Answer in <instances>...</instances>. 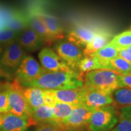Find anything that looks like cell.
<instances>
[{
	"instance_id": "cell-1",
	"label": "cell",
	"mask_w": 131,
	"mask_h": 131,
	"mask_svg": "<svg viewBox=\"0 0 131 131\" xmlns=\"http://www.w3.org/2000/svg\"><path fill=\"white\" fill-rule=\"evenodd\" d=\"M84 86V75L80 72H43L35 80L24 85L25 88L34 87L42 89H76Z\"/></svg>"
},
{
	"instance_id": "cell-2",
	"label": "cell",
	"mask_w": 131,
	"mask_h": 131,
	"mask_svg": "<svg viewBox=\"0 0 131 131\" xmlns=\"http://www.w3.org/2000/svg\"><path fill=\"white\" fill-rule=\"evenodd\" d=\"M83 86L111 94L121 88L119 75L112 70L105 69L94 70L86 73Z\"/></svg>"
},
{
	"instance_id": "cell-3",
	"label": "cell",
	"mask_w": 131,
	"mask_h": 131,
	"mask_svg": "<svg viewBox=\"0 0 131 131\" xmlns=\"http://www.w3.org/2000/svg\"><path fill=\"white\" fill-rule=\"evenodd\" d=\"M118 122L116 107L109 105L95 109L88 122L91 131H109Z\"/></svg>"
},
{
	"instance_id": "cell-4",
	"label": "cell",
	"mask_w": 131,
	"mask_h": 131,
	"mask_svg": "<svg viewBox=\"0 0 131 131\" xmlns=\"http://www.w3.org/2000/svg\"><path fill=\"white\" fill-rule=\"evenodd\" d=\"M24 87L17 81L15 78L12 83L8 84V98L9 112L19 117H27L34 123L31 118V108L29 106L23 94Z\"/></svg>"
},
{
	"instance_id": "cell-5",
	"label": "cell",
	"mask_w": 131,
	"mask_h": 131,
	"mask_svg": "<svg viewBox=\"0 0 131 131\" xmlns=\"http://www.w3.org/2000/svg\"><path fill=\"white\" fill-rule=\"evenodd\" d=\"M54 48L58 56L71 69L78 71L79 64L84 57L81 49L71 42L63 40L58 41Z\"/></svg>"
},
{
	"instance_id": "cell-6",
	"label": "cell",
	"mask_w": 131,
	"mask_h": 131,
	"mask_svg": "<svg viewBox=\"0 0 131 131\" xmlns=\"http://www.w3.org/2000/svg\"><path fill=\"white\" fill-rule=\"evenodd\" d=\"M43 70L44 69L34 57L26 55L16 70L15 79L24 86L38 77Z\"/></svg>"
},
{
	"instance_id": "cell-7",
	"label": "cell",
	"mask_w": 131,
	"mask_h": 131,
	"mask_svg": "<svg viewBox=\"0 0 131 131\" xmlns=\"http://www.w3.org/2000/svg\"><path fill=\"white\" fill-rule=\"evenodd\" d=\"M81 91L80 104L94 109L113 104L112 94L100 90L89 89L84 86L81 87Z\"/></svg>"
},
{
	"instance_id": "cell-8",
	"label": "cell",
	"mask_w": 131,
	"mask_h": 131,
	"mask_svg": "<svg viewBox=\"0 0 131 131\" xmlns=\"http://www.w3.org/2000/svg\"><path fill=\"white\" fill-rule=\"evenodd\" d=\"M99 29L89 24H78L68 33L67 40L79 48L83 49Z\"/></svg>"
},
{
	"instance_id": "cell-9",
	"label": "cell",
	"mask_w": 131,
	"mask_h": 131,
	"mask_svg": "<svg viewBox=\"0 0 131 131\" xmlns=\"http://www.w3.org/2000/svg\"><path fill=\"white\" fill-rule=\"evenodd\" d=\"M95 109L79 104L72 111L69 115L62 121L61 124L63 125L66 131L70 129L79 128L88 124L92 113Z\"/></svg>"
},
{
	"instance_id": "cell-10",
	"label": "cell",
	"mask_w": 131,
	"mask_h": 131,
	"mask_svg": "<svg viewBox=\"0 0 131 131\" xmlns=\"http://www.w3.org/2000/svg\"><path fill=\"white\" fill-rule=\"evenodd\" d=\"M38 58L42 68L48 71H71L68 65L53 51L48 47L42 48L38 54Z\"/></svg>"
},
{
	"instance_id": "cell-11",
	"label": "cell",
	"mask_w": 131,
	"mask_h": 131,
	"mask_svg": "<svg viewBox=\"0 0 131 131\" xmlns=\"http://www.w3.org/2000/svg\"><path fill=\"white\" fill-rule=\"evenodd\" d=\"M25 55V50L16 40L4 47L0 62L6 68L16 69Z\"/></svg>"
},
{
	"instance_id": "cell-12",
	"label": "cell",
	"mask_w": 131,
	"mask_h": 131,
	"mask_svg": "<svg viewBox=\"0 0 131 131\" xmlns=\"http://www.w3.org/2000/svg\"><path fill=\"white\" fill-rule=\"evenodd\" d=\"M17 41L23 49L27 52H35L45 45L38 35L28 27L19 34Z\"/></svg>"
},
{
	"instance_id": "cell-13",
	"label": "cell",
	"mask_w": 131,
	"mask_h": 131,
	"mask_svg": "<svg viewBox=\"0 0 131 131\" xmlns=\"http://www.w3.org/2000/svg\"><path fill=\"white\" fill-rule=\"evenodd\" d=\"M30 126H32V122L28 118L8 112L4 114L0 131H25Z\"/></svg>"
},
{
	"instance_id": "cell-14",
	"label": "cell",
	"mask_w": 131,
	"mask_h": 131,
	"mask_svg": "<svg viewBox=\"0 0 131 131\" xmlns=\"http://www.w3.org/2000/svg\"><path fill=\"white\" fill-rule=\"evenodd\" d=\"M28 19L29 27L33 29L38 35L40 38L46 45H50L54 41L39 12H34L30 15Z\"/></svg>"
},
{
	"instance_id": "cell-15",
	"label": "cell",
	"mask_w": 131,
	"mask_h": 131,
	"mask_svg": "<svg viewBox=\"0 0 131 131\" xmlns=\"http://www.w3.org/2000/svg\"><path fill=\"white\" fill-rule=\"evenodd\" d=\"M113 35L111 32L104 29H100L93 38L88 42L83 50L84 56L91 55L102 47L106 46L113 38Z\"/></svg>"
},
{
	"instance_id": "cell-16",
	"label": "cell",
	"mask_w": 131,
	"mask_h": 131,
	"mask_svg": "<svg viewBox=\"0 0 131 131\" xmlns=\"http://www.w3.org/2000/svg\"><path fill=\"white\" fill-rule=\"evenodd\" d=\"M31 118L34 126L56 122L53 118L52 108L45 104L31 109Z\"/></svg>"
},
{
	"instance_id": "cell-17",
	"label": "cell",
	"mask_w": 131,
	"mask_h": 131,
	"mask_svg": "<svg viewBox=\"0 0 131 131\" xmlns=\"http://www.w3.org/2000/svg\"><path fill=\"white\" fill-rule=\"evenodd\" d=\"M57 101L68 104H79L81 101V88L76 89H50Z\"/></svg>"
},
{
	"instance_id": "cell-18",
	"label": "cell",
	"mask_w": 131,
	"mask_h": 131,
	"mask_svg": "<svg viewBox=\"0 0 131 131\" xmlns=\"http://www.w3.org/2000/svg\"><path fill=\"white\" fill-rule=\"evenodd\" d=\"M40 15L54 41L63 39L64 37V31L58 19L49 14L40 13Z\"/></svg>"
},
{
	"instance_id": "cell-19",
	"label": "cell",
	"mask_w": 131,
	"mask_h": 131,
	"mask_svg": "<svg viewBox=\"0 0 131 131\" xmlns=\"http://www.w3.org/2000/svg\"><path fill=\"white\" fill-rule=\"evenodd\" d=\"M91 55H92L97 59L98 61L104 67V69L110 70L109 63L111 60L118 57V50L108 44L106 46L99 49Z\"/></svg>"
},
{
	"instance_id": "cell-20",
	"label": "cell",
	"mask_w": 131,
	"mask_h": 131,
	"mask_svg": "<svg viewBox=\"0 0 131 131\" xmlns=\"http://www.w3.org/2000/svg\"><path fill=\"white\" fill-rule=\"evenodd\" d=\"M23 94L31 109L45 104L42 89L34 87H24Z\"/></svg>"
},
{
	"instance_id": "cell-21",
	"label": "cell",
	"mask_w": 131,
	"mask_h": 131,
	"mask_svg": "<svg viewBox=\"0 0 131 131\" xmlns=\"http://www.w3.org/2000/svg\"><path fill=\"white\" fill-rule=\"evenodd\" d=\"M114 106L121 108L131 107V89L119 88L112 94Z\"/></svg>"
},
{
	"instance_id": "cell-22",
	"label": "cell",
	"mask_w": 131,
	"mask_h": 131,
	"mask_svg": "<svg viewBox=\"0 0 131 131\" xmlns=\"http://www.w3.org/2000/svg\"><path fill=\"white\" fill-rule=\"evenodd\" d=\"M78 104H68V103L57 102L52 108L54 120L61 124L63 119L68 117Z\"/></svg>"
},
{
	"instance_id": "cell-23",
	"label": "cell",
	"mask_w": 131,
	"mask_h": 131,
	"mask_svg": "<svg viewBox=\"0 0 131 131\" xmlns=\"http://www.w3.org/2000/svg\"><path fill=\"white\" fill-rule=\"evenodd\" d=\"M28 27L27 17L18 11H16L14 15L6 24V28L10 29L17 33H20Z\"/></svg>"
},
{
	"instance_id": "cell-24",
	"label": "cell",
	"mask_w": 131,
	"mask_h": 131,
	"mask_svg": "<svg viewBox=\"0 0 131 131\" xmlns=\"http://www.w3.org/2000/svg\"><path fill=\"white\" fill-rule=\"evenodd\" d=\"M98 69H104V68L97 59L92 55L84 56L78 66V71L83 75L92 70Z\"/></svg>"
},
{
	"instance_id": "cell-25",
	"label": "cell",
	"mask_w": 131,
	"mask_h": 131,
	"mask_svg": "<svg viewBox=\"0 0 131 131\" xmlns=\"http://www.w3.org/2000/svg\"><path fill=\"white\" fill-rule=\"evenodd\" d=\"M110 70L118 75H127L131 73V64L120 57H116L111 60Z\"/></svg>"
},
{
	"instance_id": "cell-26",
	"label": "cell",
	"mask_w": 131,
	"mask_h": 131,
	"mask_svg": "<svg viewBox=\"0 0 131 131\" xmlns=\"http://www.w3.org/2000/svg\"><path fill=\"white\" fill-rule=\"evenodd\" d=\"M118 50L127 49L131 46V30L126 31L114 37L109 43Z\"/></svg>"
},
{
	"instance_id": "cell-27",
	"label": "cell",
	"mask_w": 131,
	"mask_h": 131,
	"mask_svg": "<svg viewBox=\"0 0 131 131\" xmlns=\"http://www.w3.org/2000/svg\"><path fill=\"white\" fill-rule=\"evenodd\" d=\"M8 84L0 83V114H5L9 112L10 107L8 98Z\"/></svg>"
},
{
	"instance_id": "cell-28",
	"label": "cell",
	"mask_w": 131,
	"mask_h": 131,
	"mask_svg": "<svg viewBox=\"0 0 131 131\" xmlns=\"http://www.w3.org/2000/svg\"><path fill=\"white\" fill-rule=\"evenodd\" d=\"M19 33L5 28L0 30V45L5 47L17 40Z\"/></svg>"
},
{
	"instance_id": "cell-29",
	"label": "cell",
	"mask_w": 131,
	"mask_h": 131,
	"mask_svg": "<svg viewBox=\"0 0 131 131\" xmlns=\"http://www.w3.org/2000/svg\"><path fill=\"white\" fill-rule=\"evenodd\" d=\"M111 131H131V122L124 113L120 112L118 124Z\"/></svg>"
},
{
	"instance_id": "cell-30",
	"label": "cell",
	"mask_w": 131,
	"mask_h": 131,
	"mask_svg": "<svg viewBox=\"0 0 131 131\" xmlns=\"http://www.w3.org/2000/svg\"><path fill=\"white\" fill-rule=\"evenodd\" d=\"M37 126L34 131H66L63 125L57 122L41 124Z\"/></svg>"
},
{
	"instance_id": "cell-31",
	"label": "cell",
	"mask_w": 131,
	"mask_h": 131,
	"mask_svg": "<svg viewBox=\"0 0 131 131\" xmlns=\"http://www.w3.org/2000/svg\"><path fill=\"white\" fill-rule=\"evenodd\" d=\"M16 11L7 6L0 5V19L6 24L8 21L14 15Z\"/></svg>"
},
{
	"instance_id": "cell-32",
	"label": "cell",
	"mask_w": 131,
	"mask_h": 131,
	"mask_svg": "<svg viewBox=\"0 0 131 131\" xmlns=\"http://www.w3.org/2000/svg\"><path fill=\"white\" fill-rule=\"evenodd\" d=\"M43 97L45 105L53 108L55 103L57 102L50 89H43Z\"/></svg>"
},
{
	"instance_id": "cell-33",
	"label": "cell",
	"mask_w": 131,
	"mask_h": 131,
	"mask_svg": "<svg viewBox=\"0 0 131 131\" xmlns=\"http://www.w3.org/2000/svg\"><path fill=\"white\" fill-rule=\"evenodd\" d=\"M121 88H128L131 89V73L127 75H119Z\"/></svg>"
},
{
	"instance_id": "cell-34",
	"label": "cell",
	"mask_w": 131,
	"mask_h": 131,
	"mask_svg": "<svg viewBox=\"0 0 131 131\" xmlns=\"http://www.w3.org/2000/svg\"><path fill=\"white\" fill-rule=\"evenodd\" d=\"M118 57H120V58H123V60H126V61L131 64V54L128 52L127 49L118 50Z\"/></svg>"
},
{
	"instance_id": "cell-35",
	"label": "cell",
	"mask_w": 131,
	"mask_h": 131,
	"mask_svg": "<svg viewBox=\"0 0 131 131\" xmlns=\"http://www.w3.org/2000/svg\"><path fill=\"white\" fill-rule=\"evenodd\" d=\"M0 77L8 78V79H11L12 78V74L8 71L6 67L1 63V62H0Z\"/></svg>"
},
{
	"instance_id": "cell-36",
	"label": "cell",
	"mask_w": 131,
	"mask_h": 131,
	"mask_svg": "<svg viewBox=\"0 0 131 131\" xmlns=\"http://www.w3.org/2000/svg\"><path fill=\"white\" fill-rule=\"evenodd\" d=\"M120 112L124 113L131 122V107H123L121 108Z\"/></svg>"
},
{
	"instance_id": "cell-37",
	"label": "cell",
	"mask_w": 131,
	"mask_h": 131,
	"mask_svg": "<svg viewBox=\"0 0 131 131\" xmlns=\"http://www.w3.org/2000/svg\"><path fill=\"white\" fill-rule=\"evenodd\" d=\"M6 28V23L0 19V30Z\"/></svg>"
},
{
	"instance_id": "cell-38",
	"label": "cell",
	"mask_w": 131,
	"mask_h": 131,
	"mask_svg": "<svg viewBox=\"0 0 131 131\" xmlns=\"http://www.w3.org/2000/svg\"><path fill=\"white\" fill-rule=\"evenodd\" d=\"M4 47H3L1 45H0V59H1V57H2V55H3V52H4Z\"/></svg>"
},
{
	"instance_id": "cell-39",
	"label": "cell",
	"mask_w": 131,
	"mask_h": 131,
	"mask_svg": "<svg viewBox=\"0 0 131 131\" xmlns=\"http://www.w3.org/2000/svg\"><path fill=\"white\" fill-rule=\"evenodd\" d=\"M3 117H4V114H0V126H1V124H2Z\"/></svg>"
},
{
	"instance_id": "cell-40",
	"label": "cell",
	"mask_w": 131,
	"mask_h": 131,
	"mask_svg": "<svg viewBox=\"0 0 131 131\" xmlns=\"http://www.w3.org/2000/svg\"><path fill=\"white\" fill-rule=\"evenodd\" d=\"M127 50H128V52H129V53H130L131 54V46H130V47H128V48H127Z\"/></svg>"
},
{
	"instance_id": "cell-41",
	"label": "cell",
	"mask_w": 131,
	"mask_h": 131,
	"mask_svg": "<svg viewBox=\"0 0 131 131\" xmlns=\"http://www.w3.org/2000/svg\"></svg>"
}]
</instances>
